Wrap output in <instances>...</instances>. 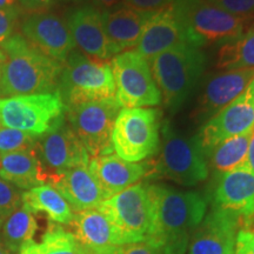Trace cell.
Returning <instances> with one entry per match:
<instances>
[{
  "instance_id": "obj_44",
  "label": "cell",
  "mask_w": 254,
  "mask_h": 254,
  "mask_svg": "<svg viewBox=\"0 0 254 254\" xmlns=\"http://www.w3.org/2000/svg\"><path fill=\"white\" fill-rule=\"evenodd\" d=\"M66 1H75V2H80V1H84V0H66Z\"/></svg>"
},
{
  "instance_id": "obj_25",
  "label": "cell",
  "mask_w": 254,
  "mask_h": 254,
  "mask_svg": "<svg viewBox=\"0 0 254 254\" xmlns=\"http://www.w3.org/2000/svg\"><path fill=\"white\" fill-rule=\"evenodd\" d=\"M21 206L31 213L46 214L56 224L71 225L74 211L65 198L50 184L33 187L23 192Z\"/></svg>"
},
{
  "instance_id": "obj_15",
  "label": "cell",
  "mask_w": 254,
  "mask_h": 254,
  "mask_svg": "<svg viewBox=\"0 0 254 254\" xmlns=\"http://www.w3.org/2000/svg\"><path fill=\"white\" fill-rule=\"evenodd\" d=\"M21 32L25 39L44 55L62 64L75 47L66 21L47 11L27 15L21 24Z\"/></svg>"
},
{
  "instance_id": "obj_22",
  "label": "cell",
  "mask_w": 254,
  "mask_h": 254,
  "mask_svg": "<svg viewBox=\"0 0 254 254\" xmlns=\"http://www.w3.org/2000/svg\"><path fill=\"white\" fill-rule=\"evenodd\" d=\"M92 176L103 190L106 199L134 185L147 172V165L129 163L116 154L99 155L88 163Z\"/></svg>"
},
{
  "instance_id": "obj_23",
  "label": "cell",
  "mask_w": 254,
  "mask_h": 254,
  "mask_svg": "<svg viewBox=\"0 0 254 254\" xmlns=\"http://www.w3.org/2000/svg\"><path fill=\"white\" fill-rule=\"evenodd\" d=\"M153 12L140 11L127 6L101 12L104 28L113 56L138 45L145 24Z\"/></svg>"
},
{
  "instance_id": "obj_13",
  "label": "cell",
  "mask_w": 254,
  "mask_h": 254,
  "mask_svg": "<svg viewBox=\"0 0 254 254\" xmlns=\"http://www.w3.org/2000/svg\"><path fill=\"white\" fill-rule=\"evenodd\" d=\"M254 129L253 80L239 97L214 114L204 124L198 138L205 155L215 145Z\"/></svg>"
},
{
  "instance_id": "obj_10",
  "label": "cell",
  "mask_w": 254,
  "mask_h": 254,
  "mask_svg": "<svg viewBox=\"0 0 254 254\" xmlns=\"http://www.w3.org/2000/svg\"><path fill=\"white\" fill-rule=\"evenodd\" d=\"M65 113L59 92L0 98V124L40 136Z\"/></svg>"
},
{
  "instance_id": "obj_39",
  "label": "cell",
  "mask_w": 254,
  "mask_h": 254,
  "mask_svg": "<svg viewBox=\"0 0 254 254\" xmlns=\"http://www.w3.org/2000/svg\"><path fill=\"white\" fill-rule=\"evenodd\" d=\"M246 166L251 168V170L254 172V129L250 139L249 151H247V157H246Z\"/></svg>"
},
{
  "instance_id": "obj_14",
  "label": "cell",
  "mask_w": 254,
  "mask_h": 254,
  "mask_svg": "<svg viewBox=\"0 0 254 254\" xmlns=\"http://www.w3.org/2000/svg\"><path fill=\"white\" fill-rule=\"evenodd\" d=\"M241 217L213 207L190 238L187 254H234Z\"/></svg>"
},
{
  "instance_id": "obj_8",
  "label": "cell",
  "mask_w": 254,
  "mask_h": 254,
  "mask_svg": "<svg viewBox=\"0 0 254 254\" xmlns=\"http://www.w3.org/2000/svg\"><path fill=\"white\" fill-rule=\"evenodd\" d=\"M155 171L183 186H194L207 179L208 163L198 135L186 136L165 127Z\"/></svg>"
},
{
  "instance_id": "obj_19",
  "label": "cell",
  "mask_w": 254,
  "mask_h": 254,
  "mask_svg": "<svg viewBox=\"0 0 254 254\" xmlns=\"http://www.w3.org/2000/svg\"><path fill=\"white\" fill-rule=\"evenodd\" d=\"M183 44H189L185 31L174 17L172 9L166 6L152 13L145 24L135 51L148 60Z\"/></svg>"
},
{
  "instance_id": "obj_21",
  "label": "cell",
  "mask_w": 254,
  "mask_h": 254,
  "mask_svg": "<svg viewBox=\"0 0 254 254\" xmlns=\"http://www.w3.org/2000/svg\"><path fill=\"white\" fill-rule=\"evenodd\" d=\"M71 225L73 234L91 254H111L123 245L117 227L98 208L77 212Z\"/></svg>"
},
{
  "instance_id": "obj_11",
  "label": "cell",
  "mask_w": 254,
  "mask_h": 254,
  "mask_svg": "<svg viewBox=\"0 0 254 254\" xmlns=\"http://www.w3.org/2000/svg\"><path fill=\"white\" fill-rule=\"evenodd\" d=\"M116 98L124 109L155 106L161 94L155 84L148 60L136 51L117 55L111 62Z\"/></svg>"
},
{
  "instance_id": "obj_2",
  "label": "cell",
  "mask_w": 254,
  "mask_h": 254,
  "mask_svg": "<svg viewBox=\"0 0 254 254\" xmlns=\"http://www.w3.org/2000/svg\"><path fill=\"white\" fill-rule=\"evenodd\" d=\"M0 46L6 56L0 73L1 97L58 92L62 63L44 55L23 34L14 33Z\"/></svg>"
},
{
  "instance_id": "obj_46",
  "label": "cell",
  "mask_w": 254,
  "mask_h": 254,
  "mask_svg": "<svg viewBox=\"0 0 254 254\" xmlns=\"http://www.w3.org/2000/svg\"><path fill=\"white\" fill-rule=\"evenodd\" d=\"M0 126H1V124H0Z\"/></svg>"
},
{
  "instance_id": "obj_17",
  "label": "cell",
  "mask_w": 254,
  "mask_h": 254,
  "mask_svg": "<svg viewBox=\"0 0 254 254\" xmlns=\"http://www.w3.org/2000/svg\"><path fill=\"white\" fill-rule=\"evenodd\" d=\"M213 207L226 209L241 218L254 217V172L246 165L219 174L213 192Z\"/></svg>"
},
{
  "instance_id": "obj_43",
  "label": "cell",
  "mask_w": 254,
  "mask_h": 254,
  "mask_svg": "<svg viewBox=\"0 0 254 254\" xmlns=\"http://www.w3.org/2000/svg\"><path fill=\"white\" fill-rule=\"evenodd\" d=\"M0 254H13V253L9 252V251L6 249L5 246H2L1 244H0Z\"/></svg>"
},
{
  "instance_id": "obj_1",
  "label": "cell",
  "mask_w": 254,
  "mask_h": 254,
  "mask_svg": "<svg viewBox=\"0 0 254 254\" xmlns=\"http://www.w3.org/2000/svg\"><path fill=\"white\" fill-rule=\"evenodd\" d=\"M154 221L150 243L163 254H185L190 238L206 215L207 202L194 190L148 185Z\"/></svg>"
},
{
  "instance_id": "obj_12",
  "label": "cell",
  "mask_w": 254,
  "mask_h": 254,
  "mask_svg": "<svg viewBox=\"0 0 254 254\" xmlns=\"http://www.w3.org/2000/svg\"><path fill=\"white\" fill-rule=\"evenodd\" d=\"M34 151L49 178L52 174L90 163V154L72 129L65 113L49 131L38 136Z\"/></svg>"
},
{
  "instance_id": "obj_24",
  "label": "cell",
  "mask_w": 254,
  "mask_h": 254,
  "mask_svg": "<svg viewBox=\"0 0 254 254\" xmlns=\"http://www.w3.org/2000/svg\"><path fill=\"white\" fill-rule=\"evenodd\" d=\"M0 178L26 190L49 182L34 150L0 153Z\"/></svg>"
},
{
  "instance_id": "obj_26",
  "label": "cell",
  "mask_w": 254,
  "mask_h": 254,
  "mask_svg": "<svg viewBox=\"0 0 254 254\" xmlns=\"http://www.w3.org/2000/svg\"><path fill=\"white\" fill-rule=\"evenodd\" d=\"M38 222L33 213L20 206L0 225V244L11 253H19L26 244L34 240Z\"/></svg>"
},
{
  "instance_id": "obj_45",
  "label": "cell",
  "mask_w": 254,
  "mask_h": 254,
  "mask_svg": "<svg viewBox=\"0 0 254 254\" xmlns=\"http://www.w3.org/2000/svg\"><path fill=\"white\" fill-rule=\"evenodd\" d=\"M253 93H254V79H253Z\"/></svg>"
},
{
  "instance_id": "obj_42",
  "label": "cell",
  "mask_w": 254,
  "mask_h": 254,
  "mask_svg": "<svg viewBox=\"0 0 254 254\" xmlns=\"http://www.w3.org/2000/svg\"><path fill=\"white\" fill-rule=\"evenodd\" d=\"M6 60V56L4 53V51H2L1 46H0V73H1V69H2V66H4V63Z\"/></svg>"
},
{
  "instance_id": "obj_28",
  "label": "cell",
  "mask_w": 254,
  "mask_h": 254,
  "mask_svg": "<svg viewBox=\"0 0 254 254\" xmlns=\"http://www.w3.org/2000/svg\"><path fill=\"white\" fill-rule=\"evenodd\" d=\"M18 254H91L72 232L52 226L39 241L32 240Z\"/></svg>"
},
{
  "instance_id": "obj_27",
  "label": "cell",
  "mask_w": 254,
  "mask_h": 254,
  "mask_svg": "<svg viewBox=\"0 0 254 254\" xmlns=\"http://www.w3.org/2000/svg\"><path fill=\"white\" fill-rule=\"evenodd\" d=\"M252 132L225 139L206 154L207 163L215 172L221 174L246 165L247 151Z\"/></svg>"
},
{
  "instance_id": "obj_29",
  "label": "cell",
  "mask_w": 254,
  "mask_h": 254,
  "mask_svg": "<svg viewBox=\"0 0 254 254\" xmlns=\"http://www.w3.org/2000/svg\"><path fill=\"white\" fill-rule=\"evenodd\" d=\"M217 66L227 71L254 68V27L221 47Z\"/></svg>"
},
{
  "instance_id": "obj_5",
  "label": "cell",
  "mask_w": 254,
  "mask_h": 254,
  "mask_svg": "<svg viewBox=\"0 0 254 254\" xmlns=\"http://www.w3.org/2000/svg\"><path fill=\"white\" fill-rule=\"evenodd\" d=\"M59 79L58 92L65 107L116 97V85L110 64L73 50Z\"/></svg>"
},
{
  "instance_id": "obj_30",
  "label": "cell",
  "mask_w": 254,
  "mask_h": 254,
  "mask_svg": "<svg viewBox=\"0 0 254 254\" xmlns=\"http://www.w3.org/2000/svg\"><path fill=\"white\" fill-rule=\"evenodd\" d=\"M38 136L20 129L0 126V153L34 150Z\"/></svg>"
},
{
  "instance_id": "obj_35",
  "label": "cell",
  "mask_w": 254,
  "mask_h": 254,
  "mask_svg": "<svg viewBox=\"0 0 254 254\" xmlns=\"http://www.w3.org/2000/svg\"><path fill=\"white\" fill-rule=\"evenodd\" d=\"M123 2L127 7L140 11H158L166 7L171 0H123Z\"/></svg>"
},
{
  "instance_id": "obj_31",
  "label": "cell",
  "mask_w": 254,
  "mask_h": 254,
  "mask_svg": "<svg viewBox=\"0 0 254 254\" xmlns=\"http://www.w3.org/2000/svg\"><path fill=\"white\" fill-rule=\"evenodd\" d=\"M20 189L0 178V225L8 215L21 206Z\"/></svg>"
},
{
  "instance_id": "obj_3",
  "label": "cell",
  "mask_w": 254,
  "mask_h": 254,
  "mask_svg": "<svg viewBox=\"0 0 254 254\" xmlns=\"http://www.w3.org/2000/svg\"><path fill=\"white\" fill-rule=\"evenodd\" d=\"M164 105L177 111L200 81L206 67V57L199 47L183 44L148 59Z\"/></svg>"
},
{
  "instance_id": "obj_36",
  "label": "cell",
  "mask_w": 254,
  "mask_h": 254,
  "mask_svg": "<svg viewBox=\"0 0 254 254\" xmlns=\"http://www.w3.org/2000/svg\"><path fill=\"white\" fill-rule=\"evenodd\" d=\"M21 7L31 13L45 12L52 6L56 0H17Z\"/></svg>"
},
{
  "instance_id": "obj_34",
  "label": "cell",
  "mask_w": 254,
  "mask_h": 254,
  "mask_svg": "<svg viewBox=\"0 0 254 254\" xmlns=\"http://www.w3.org/2000/svg\"><path fill=\"white\" fill-rule=\"evenodd\" d=\"M18 17L17 14L0 11V44L13 36L18 24Z\"/></svg>"
},
{
  "instance_id": "obj_40",
  "label": "cell",
  "mask_w": 254,
  "mask_h": 254,
  "mask_svg": "<svg viewBox=\"0 0 254 254\" xmlns=\"http://www.w3.org/2000/svg\"><path fill=\"white\" fill-rule=\"evenodd\" d=\"M93 2L97 7L111 8L113 7V6H116L117 4H119L120 0H93Z\"/></svg>"
},
{
  "instance_id": "obj_9",
  "label": "cell",
  "mask_w": 254,
  "mask_h": 254,
  "mask_svg": "<svg viewBox=\"0 0 254 254\" xmlns=\"http://www.w3.org/2000/svg\"><path fill=\"white\" fill-rule=\"evenodd\" d=\"M120 104L116 97L65 107V117L90 157L112 154V131Z\"/></svg>"
},
{
  "instance_id": "obj_37",
  "label": "cell",
  "mask_w": 254,
  "mask_h": 254,
  "mask_svg": "<svg viewBox=\"0 0 254 254\" xmlns=\"http://www.w3.org/2000/svg\"><path fill=\"white\" fill-rule=\"evenodd\" d=\"M238 238L245 244L247 253L254 254V230H247V228L240 230L238 233Z\"/></svg>"
},
{
  "instance_id": "obj_33",
  "label": "cell",
  "mask_w": 254,
  "mask_h": 254,
  "mask_svg": "<svg viewBox=\"0 0 254 254\" xmlns=\"http://www.w3.org/2000/svg\"><path fill=\"white\" fill-rule=\"evenodd\" d=\"M111 254H163L157 246L150 241H136V243L123 244L117 247Z\"/></svg>"
},
{
  "instance_id": "obj_38",
  "label": "cell",
  "mask_w": 254,
  "mask_h": 254,
  "mask_svg": "<svg viewBox=\"0 0 254 254\" xmlns=\"http://www.w3.org/2000/svg\"><path fill=\"white\" fill-rule=\"evenodd\" d=\"M0 11L12 14H20V5L17 0H0Z\"/></svg>"
},
{
  "instance_id": "obj_41",
  "label": "cell",
  "mask_w": 254,
  "mask_h": 254,
  "mask_svg": "<svg viewBox=\"0 0 254 254\" xmlns=\"http://www.w3.org/2000/svg\"><path fill=\"white\" fill-rule=\"evenodd\" d=\"M234 254H249V253H247L245 244H244L243 240H240L239 238H237L236 251H234Z\"/></svg>"
},
{
  "instance_id": "obj_4",
  "label": "cell",
  "mask_w": 254,
  "mask_h": 254,
  "mask_svg": "<svg viewBox=\"0 0 254 254\" xmlns=\"http://www.w3.org/2000/svg\"><path fill=\"white\" fill-rule=\"evenodd\" d=\"M168 7L185 31L189 44L232 41L243 36L245 18L226 12L208 0H171Z\"/></svg>"
},
{
  "instance_id": "obj_6",
  "label": "cell",
  "mask_w": 254,
  "mask_h": 254,
  "mask_svg": "<svg viewBox=\"0 0 254 254\" xmlns=\"http://www.w3.org/2000/svg\"><path fill=\"white\" fill-rule=\"evenodd\" d=\"M160 113L148 107L120 110L112 131V147L117 155L138 163L159 150Z\"/></svg>"
},
{
  "instance_id": "obj_20",
  "label": "cell",
  "mask_w": 254,
  "mask_h": 254,
  "mask_svg": "<svg viewBox=\"0 0 254 254\" xmlns=\"http://www.w3.org/2000/svg\"><path fill=\"white\" fill-rule=\"evenodd\" d=\"M66 24L75 45L90 58L106 60L113 56L99 9L90 6L74 9Z\"/></svg>"
},
{
  "instance_id": "obj_16",
  "label": "cell",
  "mask_w": 254,
  "mask_h": 254,
  "mask_svg": "<svg viewBox=\"0 0 254 254\" xmlns=\"http://www.w3.org/2000/svg\"><path fill=\"white\" fill-rule=\"evenodd\" d=\"M47 184L55 187L75 212L98 208L106 200L88 165H80L52 174Z\"/></svg>"
},
{
  "instance_id": "obj_7",
  "label": "cell",
  "mask_w": 254,
  "mask_h": 254,
  "mask_svg": "<svg viewBox=\"0 0 254 254\" xmlns=\"http://www.w3.org/2000/svg\"><path fill=\"white\" fill-rule=\"evenodd\" d=\"M98 209L113 222L123 244L150 240L154 212L148 186L134 184L104 200Z\"/></svg>"
},
{
  "instance_id": "obj_18",
  "label": "cell",
  "mask_w": 254,
  "mask_h": 254,
  "mask_svg": "<svg viewBox=\"0 0 254 254\" xmlns=\"http://www.w3.org/2000/svg\"><path fill=\"white\" fill-rule=\"evenodd\" d=\"M254 79V68L232 69L215 75L206 85L195 110L198 122H207L246 90Z\"/></svg>"
},
{
  "instance_id": "obj_32",
  "label": "cell",
  "mask_w": 254,
  "mask_h": 254,
  "mask_svg": "<svg viewBox=\"0 0 254 254\" xmlns=\"http://www.w3.org/2000/svg\"><path fill=\"white\" fill-rule=\"evenodd\" d=\"M208 1L241 18L254 14V0H208Z\"/></svg>"
}]
</instances>
